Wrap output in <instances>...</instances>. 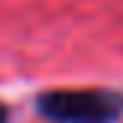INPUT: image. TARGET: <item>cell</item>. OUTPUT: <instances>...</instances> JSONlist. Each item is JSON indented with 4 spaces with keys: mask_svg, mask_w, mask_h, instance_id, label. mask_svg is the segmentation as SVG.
Masks as SVG:
<instances>
[{
    "mask_svg": "<svg viewBox=\"0 0 123 123\" xmlns=\"http://www.w3.org/2000/svg\"><path fill=\"white\" fill-rule=\"evenodd\" d=\"M9 117H12L9 105H6V102H0V123H9Z\"/></svg>",
    "mask_w": 123,
    "mask_h": 123,
    "instance_id": "7a4b0ae2",
    "label": "cell"
},
{
    "mask_svg": "<svg viewBox=\"0 0 123 123\" xmlns=\"http://www.w3.org/2000/svg\"><path fill=\"white\" fill-rule=\"evenodd\" d=\"M36 111L48 123H117L123 117V90H45L36 96Z\"/></svg>",
    "mask_w": 123,
    "mask_h": 123,
    "instance_id": "6da1fadb",
    "label": "cell"
}]
</instances>
